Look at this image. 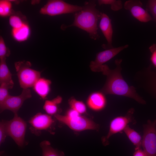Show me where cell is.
<instances>
[{"instance_id":"obj_1","label":"cell","mask_w":156,"mask_h":156,"mask_svg":"<svg viewBox=\"0 0 156 156\" xmlns=\"http://www.w3.org/2000/svg\"><path fill=\"white\" fill-rule=\"evenodd\" d=\"M121 59L115 61L116 67L110 69L106 64L102 66L101 72L106 76V80L101 92L104 94H114L127 97L138 103L145 104V101L136 92L135 88L129 86L124 79L121 74Z\"/></svg>"},{"instance_id":"obj_2","label":"cell","mask_w":156,"mask_h":156,"mask_svg":"<svg viewBox=\"0 0 156 156\" xmlns=\"http://www.w3.org/2000/svg\"><path fill=\"white\" fill-rule=\"evenodd\" d=\"M101 13L96 8L95 1H86L82 10L74 13L73 23L68 25H63L61 29L64 30L70 27H77L86 31L91 39L96 40L99 37L97 23Z\"/></svg>"},{"instance_id":"obj_3","label":"cell","mask_w":156,"mask_h":156,"mask_svg":"<svg viewBox=\"0 0 156 156\" xmlns=\"http://www.w3.org/2000/svg\"><path fill=\"white\" fill-rule=\"evenodd\" d=\"M31 66V63L28 61H19L15 64L19 85L23 89L32 87L41 77V72L32 69Z\"/></svg>"},{"instance_id":"obj_4","label":"cell","mask_w":156,"mask_h":156,"mask_svg":"<svg viewBox=\"0 0 156 156\" xmlns=\"http://www.w3.org/2000/svg\"><path fill=\"white\" fill-rule=\"evenodd\" d=\"M60 122L67 125L76 131H81L88 130H96L99 125L91 120L79 114L69 117L66 115L57 114L54 116Z\"/></svg>"},{"instance_id":"obj_5","label":"cell","mask_w":156,"mask_h":156,"mask_svg":"<svg viewBox=\"0 0 156 156\" xmlns=\"http://www.w3.org/2000/svg\"><path fill=\"white\" fill-rule=\"evenodd\" d=\"M83 6L74 5L60 0H52L40 10V14L53 16L64 14L75 13L82 10Z\"/></svg>"},{"instance_id":"obj_6","label":"cell","mask_w":156,"mask_h":156,"mask_svg":"<svg viewBox=\"0 0 156 156\" xmlns=\"http://www.w3.org/2000/svg\"><path fill=\"white\" fill-rule=\"evenodd\" d=\"M6 127L8 135L11 137L18 146H23L25 141L27 128L26 122L17 114H14L12 120H7Z\"/></svg>"},{"instance_id":"obj_7","label":"cell","mask_w":156,"mask_h":156,"mask_svg":"<svg viewBox=\"0 0 156 156\" xmlns=\"http://www.w3.org/2000/svg\"><path fill=\"white\" fill-rule=\"evenodd\" d=\"M134 111L133 108H131L125 116L116 117L111 121L107 134L102 138V142L104 145L108 144V140L112 136L118 133H122L129 123H136V121L133 115Z\"/></svg>"},{"instance_id":"obj_8","label":"cell","mask_w":156,"mask_h":156,"mask_svg":"<svg viewBox=\"0 0 156 156\" xmlns=\"http://www.w3.org/2000/svg\"><path fill=\"white\" fill-rule=\"evenodd\" d=\"M142 146L147 156H156V120L144 125Z\"/></svg>"},{"instance_id":"obj_9","label":"cell","mask_w":156,"mask_h":156,"mask_svg":"<svg viewBox=\"0 0 156 156\" xmlns=\"http://www.w3.org/2000/svg\"><path fill=\"white\" fill-rule=\"evenodd\" d=\"M128 47V44H126L98 52L96 55L94 60L90 62L89 66L90 69L94 72H101L102 66L104 63Z\"/></svg>"},{"instance_id":"obj_10","label":"cell","mask_w":156,"mask_h":156,"mask_svg":"<svg viewBox=\"0 0 156 156\" xmlns=\"http://www.w3.org/2000/svg\"><path fill=\"white\" fill-rule=\"evenodd\" d=\"M30 90L29 88L23 89L21 94L18 96L10 95L8 97L0 104L1 113L6 110H9L14 114L18 112L25 100L31 97Z\"/></svg>"},{"instance_id":"obj_11","label":"cell","mask_w":156,"mask_h":156,"mask_svg":"<svg viewBox=\"0 0 156 156\" xmlns=\"http://www.w3.org/2000/svg\"><path fill=\"white\" fill-rule=\"evenodd\" d=\"M142 2L138 0H129L125 2L124 8L129 11L132 16L140 22H148L153 18L147 10L142 8Z\"/></svg>"},{"instance_id":"obj_12","label":"cell","mask_w":156,"mask_h":156,"mask_svg":"<svg viewBox=\"0 0 156 156\" xmlns=\"http://www.w3.org/2000/svg\"><path fill=\"white\" fill-rule=\"evenodd\" d=\"M54 121L51 116L47 114L38 113L32 117L29 121L31 130H47L50 129Z\"/></svg>"},{"instance_id":"obj_13","label":"cell","mask_w":156,"mask_h":156,"mask_svg":"<svg viewBox=\"0 0 156 156\" xmlns=\"http://www.w3.org/2000/svg\"><path fill=\"white\" fill-rule=\"evenodd\" d=\"M100 19L99 27L107 42L102 46L106 49L112 48L113 30L111 20L107 14L103 13H101Z\"/></svg>"},{"instance_id":"obj_14","label":"cell","mask_w":156,"mask_h":156,"mask_svg":"<svg viewBox=\"0 0 156 156\" xmlns=\"http://www.w3.org/2000/svg\"><path fill=\"white\" fill-rule=\"evenodd\" d=\"M88 107L94 111L103 109L106 104V100L104 94L101 92H94L91 94L87 100Z\"/></svg>"},{"instance_id":"obj_15","label":"cell","mask_w":156,"mask_h":156,"mask_svg":"<svg viewBox=\"0 0 156 156\" xmlns=\"http://www.w3.org/2000/svg\"><path fill=\"white\" fill-rule=\"evenodd\" d=\"M51 83L50 80L40 77L32 87L35 92L41 99H45L50 91Z\"/></svg>"},{"instance_id":"obj_16","label":"cell","mask_w":156,"mask_h":156,"mask_svg":"<svg viewBox=\"0 0 156 156\" xmlns=\"http://www.w3.org/2000/svg\"><path fill=\"white\" fill-rule=\"evenodd\" d=\"M62 98L57 96L51 100H46L43 106V109L47 114L52 116L57 114L58 110V106L62 102Z\"/></svg>"},{"instance_id":"obj_17","label":"cell","mask_w":156,"mask_h":156,"mask_svg":"<svg viewBox=\"0 0 156 156\" xmlns=\"http://www.w3.org/2000/svg\"><path fill=\"white\" fill-rule=\"evenodd\" d=\"M30 34L29 27L25 23L19 28L12 29V34L13 38L18 42L26 40L29 38Z\"/></svg>"},{"instance_id":"obj_18","label":"cell","mask_w":156,"mask_h":156,"mask_svg":"<svg viewBox=\"0 0 156 156\" xmlns=\"http://www.w3.org/2000/svg\"><path fill=\"white\" fill-rule=\"evenodd\" d=\"M5 83L13 87L14 83L11 73L6 62V60H0V84Z\"/></svg>"},{"instance_id":"obj_19","label":"cell","mask_w":156,"mask_h":156,"mask_svg":"<svg viewBox=\"0 0 156 156\" xmlns=\"http://www.w3.org/2000/svg\"><path fill=\"white\" fill-rule=\"evenodd\" d=\"M125 134L135 146V150L140 148L142 146V138L140 135L134 130L127 125L123 131Z\"/></svg>"},{"instance_id":"obj_20","label":"cell","mask_w":156,"mask_h":156,"mask_svg":"<svg viewBox=\"0 0 156 156\" xmlns=\"http://www.w3.org/2000/svg\"><path fill=\"white\" fill-rule=\"evenodd\" d=\"M42 151V156H64V153L54 149L51 145L50 142L44 140L40 143Z\"/></svg>"},{"instance_id":"obj_21","label":"cell","mask_w":156,"mask_h":156,"mask_svg":"<svg viewBox=\"0 0 156 156\" xmlns=\"http://www.w3.org/2000/svg\"><path fill=\"white\" fill-rule=\"evenodd\" d=\"M68 104L71 109L76 111L80 114H84L86 112V106L82 101L71 98L68 100Z\"/></svg>"},{"instance_id":"obj_22","label":"cell","mask_w":156,"mask_h":156,"mask_svg":"<svg viewBox=\"0 0 156 156\" xmlns=\"http://www.w3.org/2000/svg\"><path fill=\"white\" fill-rule=\"evenodd\" d=\"M98 2L99 5H110L111 10L115 11L119 10L122 8V4L121 0H99Z\"/></svg>"},{"instance_id":"obj_23","label":"cell","mask_w":156,"mask_h":156,"mask_svg":"<svg viewBox=\"0 0 156 156\" xmlns=\"http://www.w3.org/2000/svg\"><path fill=\"white\" fill-rule=\"evenodd\" d=\"M12 12V3L10 1L3 0L0 1V15L5 17L10 15Z\"/></svg>"},{"instance_id":"obj_24","label":"cell","mask_w":156,"mask_h":156,"mask_svg":"<svg viewBox=\"0 0 156 156\" xmlns=\"http://www.w3.org/2000/svg\"><path fill=\"white\" fill-rule=\"evenodd\" d=\"M0 84V104H1L9 96V90L13 87L5 83Z\"/></svg>"},{"instance_id":"obj_25","label":"cell","mask_w":156,"mask_h":156,"mask_svg":"<svg viewBox=\"0 0 156 156\" xmlns=\"http://www.w3.org/2000/svg\"><path fill=\"white\" fill-rule=\"evenodd\" d=\"M10 54L9 50L6 47L3 38H0V60H6V57Z\"/></svg>"},{"instance_id":"obj_26","label":"cell","mask_w":156,"mask_h":156,"mask_svg":"<svg viewBox=\"0 0 156 156\" xmlns=\"http://www.w3.org/2000/svg\"><path fill=\"white\" fill-rule=\"evenodd\" d=\"M9 23L12 29L19 28L25 23L19 16L16 15H12L10 16L9 19Z\"/></svg>"},{"instance_id":"obj_27","label":"cell","mask_w":156,"mask_h":156,"mask_svg":"<svg viewBox=\"0 0 156 156\" xmlns=\"http://www.w3.org/2000/svg\"><path fill=\"white\" fill-rule=\"evenodd\" d=\"M7 120H2L0 122V145L5 141L8 136L6 127Z\"/></svg>"},{"instance_id":"obj_28","label":"cell","mask_w":156,"mask_h":156,"mask_svg":"<svg viewBox=\"0 0 156 156\" xmlns=\"http://www.w3.org/2000/svg\"><path fill=\"white\" fill-rule=\"evenodd\" d=\"M147 10H149L152 14L153 18L156 22V0H150L147 4Z\"/></svg>"},{"instance_id":"obj_29","label":"cell","mask_w":156,"mask_h":156,"mask_svg":"<svg viewBox=\"0 0 156 156\" xmlns=\"http://www.w3.org/2000/svg\"><path fill=\"white\" fill-rule=\"evenodd\" d=\"M149 49L151 53L150 60L153 65L156 67V43L151 46Z\"/></svg>"},{"instance_id":"obj_30","label":"cell","mask_w":156,"mask_h":156,"mask_svg":"<svg viewBox=\"0 0 156 156\" xmlns=\"http://www.w3.org/2000/svg\"><path fill=\"white\" fill-rule=\"evenodd\" d=\"M150 80V85L153 92L156 96V72L152 73Z\"/></svg>"},{"instance_id":"obj_31","label":"cell","mask_w":156,"mask_h":156,"mask_svg":"<svg viewBox=\"0 0 156 156\" xmlns=\"http://www.w3.org/2000/svg\"><path fill=\"white\" fill-rule=\"evenodd\" d=\"M133 156H147L146 153L141 148L135 150Z\"/></svg>"}]
</instances>
